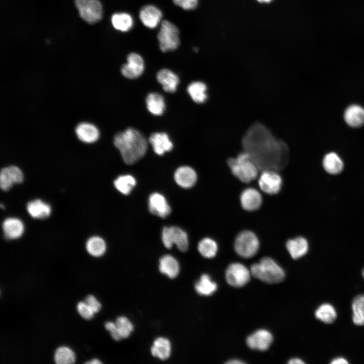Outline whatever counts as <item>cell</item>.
<instances>
[{
    "label": "cell",
    "mask_w": 364,
    "mask_h": 364,
    "mask_svg": "<svg viewBox=\"0 0 364 364\" xmlns=\"http://www.w3.org/2000/svg\"><path fill=\"white\" fill-rule=\"evenodd\" d=\"M247 152L259 169L277 170L287 163L289 149L282 140L276 138L263 124L256 122L247 130L242 141Z\"/></svg>",
    "instance_id": "cell-1"
},
{
    "label": "cell",
    "mask_w": 364,
    "mask_h": 364,
    "mask_svg": "<svg viewBox=\"0 0 364 364\" xmlns=\"http://www.w3.org/2000/svg\"><path fill=\"white\" fill-rule=\"evenodd\" d=\"M115 146L119 150L124 162L132 164L142 158L147 150V141L138 130L129 127L117 133L114 138Z\"/></svg>",
    "instance_id": "cell-2"
},
{
    "label": "cell",
    "mask_w": 364,
    "mask_h": 364,
    "mask_svg": "<svg viewBox=\"0 0 364 364\" xmlns=\"http://www.w3.org/2000/svg\"><path fill=\"white\" fill-rule=\"evenodd\" d=\"M227 163L232 174L243 183H249L258 175V167L245 151L229 158Z\"/></svg>",
    "instance_id": "cell-3"
},
{
    "label": "cell",
    "mask_w": 364,
    "mask_h": 364,
    "mask_svg": "<svg viewBox=\"0 0 364 364\" xmlns=\"http://www.w3.org/2000/svg\"><path fill=\"white\" fill-rule=\"evenodd\" d=\"M250 271L254 277L269 284L280 283L285 276L283 268L269 257H263L259 262L252 264Z\"/></svg>",
    "instance_id": "cell-4"
},
{
    "label": "cell",
    "mask_w": 364,
    "mask_h": 364,
    "mask_svg": "<svg viewBox=\"0 0 364 364\" xmlns=\"http://www.w3.org/2000/svg\"><path fill=\"white\" fill-rule=\"evenodd\" d=\"M160 49L163 52L176 50L180 44L177 27L168 20L161 22L157 35Z\"/></svg>",
    "instance_id": "cell-5"
},
{
    "label": "cell",
    "mask_w": 364,
    "mask_h": 364,
    "mask_svg": "<svg viewBox=\"0 0 364 364\" xmlns=\"http://www.w3.org/2000/svg\"><path fill=\"white\" fill-rule=\"evenodd\" d=\"M259 248V241L256 235L252 231L244 230L236 237L234 243L236 252L243 258H250L254 256Z\"/></svg>",
    "instance_id": "cell-6"
},
{
    "label": "cell",
    "mask_w": 364,
    "mask_h": 364,
    "mask_svg": "<svg viewBox=\"0 0 364 364\" xmlns=\"http://www.w3.org/2000/svg\"><path fill=\"white\" fill-rule=\"evenodd\" d=\"M75 5L81 18L89 24H95L101 20L103 7L99 0H74Z\"/></svg>",
    "instance_id": "cell-7"
},
{
    "label": "cell",
    "mask_w": 364,
    "mask_h": 364,
    "mask_svg": "<svg viewBox=\"0 0 364 364\" xmlns=\"http://www.w3.org/2000/svg\"><path fill=\"white\" fill-rule=\"evenodd\" d=\"M162 240L165 247L168 249L175 244L180 251L184 252L189 247L187 233L177 226L164 227L162 232Z\"/></svg>",
    "instance_id": "cell-8"
},
{
    "label": "cell",
    "mask_w": 364,
    "mask_h": 364,
    "mask_svg": "<svg viewBox=\"0 0 364 364\" xmlns=\"http://www.w3.org/2000/svg\"><path fill=\"white\" fill-rule=\"evenodd\" d=\"M251 271L243 264L235 262L230 264L225 271V279L229 285L241 287L250 280Z\"/></svg>",
    "instance_id": "cell-9"
},
{
    "label": "cell",
    "mask_w": 364,
    "mask_h": 364,
    "mask_svg": "<svg viewBox=\"0 0 364 364\" xmlns=\"http://www.w3.org/2000/svg\"><path fill=\"white\" fill-rule=\"evenodd\" d=\"M258 185L263 192L275 195L279 192L282 186V179L275 170H263L258 178Z\"/></svg>",
    "instance_id": "cell-10"
},
{
    "label": "cell",
    "mask_w": 364,
    "mask_h": 364,
    "mask_svg": "<svg viewBox=\"0 0 364 364\" xmlns=\"http://www.w3.org/2000/svg\"><path fill=\"white\" fill-rule=\"evenodd\" d=\"M144 69V61L141 56L131 53L127 56V62L121 67V72L124 77L134 79L143 74Z\"/></svg>",
    "instance_id": "cell-11"
},
{
    "label": "cell",
    "mask_w": 364,
    "mask_h": 364,
    "mask_svg": "<svg viewBox=\"0 0 364 364\" xmlns=\"http://www.w3.org/2000/svg\"><path fill=\"white\" fill-rule=\"evenodd\" d=\"M139 18L145 27L154 29L161 23L162 13L155 6L148 5L144 6L140 10Z\"/></svg>",
    "instance_id": "cell-12"
},
{
    "label": "cell",
    "mask_w": 364,
    "mask_h": 364,
    "mask_svg": "<svg viewBox=\"0 0 364 364\" xmlns=\"http://www.w3.org/2000/svg\"><path fill=\"white\" fill-rule=\"evenodd\" d=\"M272 340V336L269 331L260 329L249 336L246 343L251 349L264 351L268 348Z\"/></svg>",
    "instance_id": "cell-13"
},
{
    "label": "cell",
    "mask_w": 364,
    "mask_h": 364,
    "mask_svg": "<svg viewBox=\"0 0 364 364\" xmlns=\"http://www.w3.org/2000/svg\"><path fill=\"white\" fill-rule=\"evenodd\" d=\"M240 203L245 210L252 211L257 210L262 203V198L260 192L253 188L244 190L241 194Z\"/></svg>",
    "instance_id": "cell-14"
},
{
    "label": "cell",
    "mask_w": 364,
    "mask_h": 364,
    "mask_svg": "<svg viewBox=\"0 0 364 364\" xmlns=\"http://www.w3.org/2000/svg\"><path fill=\"white\" fill-rule=\"evenodd\" d=\"M150 212L154 215L164 218L169 215L171 208L165 197L158 193L152 194L149 198Z\"/></svg>",
    "instance_id": "cell-15"
},
{
    "label": "cell",
    "mask_w": 364,
    "mask_h": 364,
    "mask_svg": "<svg viewBox=\"0 0 364 364\" xmlns=\"http://www.w3.org/2000/svg\"><path fill=\"white\" fill-rule=\"evenodd\" d=\"M344 119L351 127H360L364 125V108L357 104L348 106L344 111Z\"/></svg>",
    "instance_id": "cell-16"
},
{
    "label": "cell",
    "mask_w": 364,
    "mask_h": 364,
    "mask_svg": "<svg viewBox=\"0 0 364 364\" xmlns=\"http://www.w3.org/2000/svg\"><path fill=\"white\" fill-rule=\"evenodd\" d=\"M149 142L155 153L158 155H162L173 148V144L166 133L155 132L151 134L149 138Z\"/></svg>",
    "instance_id": "cell-17"
},
{
    "label": "cell",
    "mask_w": 364,
    "mask_h": 364,
    "mask_svg": "<svg viewBox=\"0 0 364 364\" xmlns=\"http://www.w3.org/2000/svg\"><path fill=\"white\" fill-rule=\"evenodd\" d=\"M174 178L176 184L184 188H190L196 183L197 176L195 171L188 166H180L175 171Z\"/></svg>",
    "instance_id": "cell-18"
},
{
    "label": "cell",
    "mask_w": 364,
    "mask_h": 364,
    "mask_svg": "<svg viewBox=\"0 0 364 364\" xmlns=\"http://www.w3.org/2000/svg\"><path fill=\"white\" fill-rule=\"evenodd\" d=\"M157 81L167 93H174L179 83L178 76L171 70L164 68L159 70L156 75Z\"/></svg>",
    "instance_id": "cell-19"
},
{
    "label": "cell",
    "mask_w": 364,
    "mask_h": 364,
    "mask_svg": "<svg viewBox=\"0 0 364 364\" xmlns=\"http://www.w3.org/2000/svg\"><path fill=\"white\" fill-rule=\"evenodd\" d=\"M75 133L80 141L89 144L97 141L100 134L95 125L87 122L79 123L75 128Z\"/></svg>",
    "instance_id": "cell-20"
},
{
    "label": "cell",
    "mask_w": 364,
    "mask_h": 364,
    "mask_svg": "<svg viewBox=\"0 0 364 364\" xmlns=\"http://www.w3.org/2000/svg\"><path fill=\"white\" fill-rule=\"evenodd\" d=\"M286 247L293 259H296L305 255L308 250L307 240L302 237H297L288 240Z\"/></svg>",
    "instance_id": "cell-21"
},
{
    "label": "cell",
    "mask_w": 364,
    "mask_h": 364,
    "mask_svg": "<svg viewBox=\"0 0 364 364\" xmlns=\"http://www.w3.org/2000/svg\"><path fill=\"white\" fill-rule=\"evenodd\" d=\"M3 229L7 238L15 239L19 238L23 233L24 225L18 218H8L3 222Z\"/></svg>",
    "instance_id": "cell-22"
},
{
    "label": "cell",
    "mask_w": 364,
    "mask_h": 364,
    "mask_svg": "<svg viewBox=\"0 0 364 364\" xmlns=\"http://www.w3.org/2000/svg\"><path fill=\"white\" fill-rule=\"evenodd\" d=\"M159 268L161 273L171 279L175 278L179 271L178 261L170 255H164L160 258Z\"/></svg>",
    "instance_id": "cell-23"
},
{
    "label": "cell",
    "mask_w": 364,
    "mask_h": 364,
    "mask_svg": "<svg viewBox=\"0 0 364 364\" xmlns=\"http://www.w3.org/2000/svg\"><path fill=\"white\" fill-rule=\"evenodd\" d=\"M323 166L328 173L337 174L342 171L344 164L341 158L337 153L330 152L324 156Z\"/></svg>",
    "instance_id": "cell-24"
},
{
    "label": "cell",
    "mask_w": 364,
    "mask_h": 364,
    "mask_svg": "<svg viewBox=\"0 0 364 364\" xmlns=\"http://www.w3.org/2000/svg\"><path fill=\"white\" fill-rule=\"evenodd\" d=\"M111 23L113 27L121 32H127L133 27L134 21L128 13L120 12L114 13L111 17Z\"/></svg>",
    "instance_id": "cell-25"
},
{
    "label": "cell",
    "mask_w": 364,
    "mask_h": 364,
    "mask_svg": "<svg viewBox=\"0 0 364 364\" xmlns=\"http://www.w3.org/2000/svg\"><path fill=\"white\" fill-rule=\"evenodd\" d=\"M151 352L153 356L157 357L161 360L167 359L170 355L171 344L168 339L159 337L154 342L151 348Z\"/></svg>",
    "instance_id": "cell-26"
},
{
    "label": "cell",
    "mask_w": 364,
    "mask_h": 364,
    "mask_svg": "<svg viewBox=\"0 0 364 364\" xmlns=\"http://www.w3.org/2000/svg\"><path fill=\"white\" fill-rule=\"evenodd\" d=\"M27 210L33 218H44L51 214V209L48 204L37 199L28 203Z\"/></svg>",
    "instance_id": "cell-27"
},
{
    "label": "cell",
    "mask_w": 364,
    "mask_h": 364,
    "mask_svg": "<svg viewBox=\"0 0 364 364\" xmlns=\"http://www.w3.org/2000/svg\"><path fill=\"white\" fill-rule=\"evenodd\" d=\"M146 102L149 111L154 115H162L165 108L163 97L158 93H151L146 97Z\"/></svg>",
    "instance_id": "cell-28"
},
{
    "label": "cell",
    "mask_w": 364,
    "mask_h": 364,
    "mask_svg": "<svg viewBox=\"0 0 364 364\" xmlns=\"http://www.w3.org/2000/svg\"><path fill=\"white\" fill-rule=\"evenodd\" d=\"M187 92L192 99L197 103H203L207 100V86L203 82L191 83L187 87Z\"/></svg>",
    "instance_id": "cell-29"
},
{
    "label": "cell",
    "mask_w": 364,
    "mask_h": 364,
    "mask_svg": "<svg viewBox=\"0 0 364 364\" xmlns=\"http://www.w3.org/2000/svg\"><path fill=\"white\" fill-rule=\"evenodd\" d=\"M335 307L331 304L325 303L320 305L315 311V316L322 322L330 324L333 323L337 317Z\"/></svg>",
    "instance_id": "cell-30"
},
{
    "label": "cell",
    "mask_w": 364,
    "mask_h": 364,
    "mask_svg": "<svg viewBox=\"0 0 364 364\" xmlns=\"http://www.w3.org/2000/svg\"><path fill=\"white\" fill-rule=\"evenodd\" d=\"M352 321L357 326L364 325V294L353 299L352 302Z\"/></svg>",
    "instance_id": "cell-31"
},
{
    "label": "cell",
    "mask_w": 364,
    "mask_h": 364,
    "mask_svg": "<svg viewBox=\"0 0 364 364\" xmlns=\"http://www.w3.org/2000/svg\"><path fill=\"white\" fill-rule=\"evenodd\" d=\"M195 287L197 292L204 296L211 295L217 289V284L212 281L210 277L207 274H203L201 276Z\"/></svg>",
    "instance_id": "cell-32"
},
{
    "label": "cell",
    "mask_w": 364,
    "mask_h": 364,
    "mask_svg": "<svg viewBox=\"0 0 364 364\" xmlns=\"http://www.w3.org/2000/svg\"><path fill=\"white\" fill-rule=\"evenodd\" d=\"M198 249L202 256L205 258H211L216 255L218 246L214 240L209 238H205L199 242Z\"/></svg>",
    "instance_id": "cell-33"
},
{
    "label": "cell",
    "mask_w": 364,
    "mask_h": 364,
    "mask_svg": "<svg viewBox=\"0 0 364 364\" xmlns=\"http://www.w3.org/2000/svg\"><path fill=\"white\" fill-rule=\"evenodd\" d=\"M106 243L104 240L99 237L90 238L86 243V249L91 255L99 257L105 252Z\"/></svg>",
    "instance_id": "cell-34"
},
{
    "label": "cell",
    "mask_w": 364,
    "mask_h": 364,
    "mask_svg": "<svg viewBox=\"0 0 364 364\" xmlns=\"http://www.w3.org/2000/svg\"><path fill=\"white\" fill-rule=\"evenodd\" d=\"M116 189L124 195L129 194L136 185V180L132 175H120L114 182Z\"/></svg>",
    "instance_id": "cell-35"
},
{
    "label": "cell",
    "mask_w": 364,
    "mask_h": 364,
    "mask_svg": "<svg viewBox=\"0 0 364 364\" xmlns=\"http://www.w3.org/2000/svg\"><path fill=\"white\" fill-rule=\"evenodd\" d=\"M54 360L57 364H70L75 361L74 352L65 346L59 347L55 351Z\"/></svg>",
    "instance_id": "cell-36"
},
{
    "label": "cell",
    "mask_w": 364,
    "mask_h": 364,
    "mask_svg": "<svg viewBox=\"0 0 364 364\" xmlns=\"http://www.w3.org/2000/svg\"><path fill=\"white\" fill-rule=\"evenodd\" d=\"M115 323L121 338H127L133 331L132 324L125 316L118 317Z\"/></svg>",
    "instance_id": "cell-37"
},
{
    "label": "cell",
    "mask_w": 364,
    "mask_h": 364,
    "mask_svg": "<svg viewBox=\"0 0 364 364\" xmlns=\"http://www.w3.org/2000/svg\"><path fill=\"white\" fill-rule=\"evenodd\" d=\"M15 184L8 167L1 170L0 174V185L4 191L9 190Z\"/></svg>",
    "instance_id": "cell-38"
},
{
    "label": "cell",
    "mask_w": 364,
    "mask_h": 364,
    "mask_svg": "<svg viewBox=\"0 0 364 364\" xmlns=\"http://www.w3.org/2000/svg\"><path fill=\"white\" fill-rule=\"evenodd\" d=\"M77 309L79 314L84 319L92 318L95 313L89 306L84 301L78 302Z\"/></svg>",
    "instance_id": "cell-39"
},
{
    "label": "cell",
    "mask_w": 364,
    "mask_h": 364,
    "mask_svg": "<svg viewBox=\"0 0 364 364\" xmlns=\"http://www.w3.org/2000/svg\"><path fill=\"white\" fill-rule=\"evenodd\" d=\"M172 1L176 6L187 11L195 9L198 4V0H172Z\"/></svg>",
    "instance_id": "cell-40"
},
{
    "label": "cell",
    "mask_w": 364,
    "mask_h": 364,
    "mask_svg": "<svg viewBox=\"0 0 364 364\" xmlns=\"http://www.w3.org/2000/svg\"><path fill=\"white\" fill-rule=\"evenodd\" d=\"M84 302L89 306L94 313L98 312L101 309V305L100 303L92 295L87 296Z\"/></svg>",
    "instance_id": "cell-41"
},
{
    "label": "cell",
    "mask_w": 364,
    "mask_h": 364,
    "mask_svg": "<svg viewBox=\"0 0 364 364\" xmlns=\"http://www.w3.org/2000/svg\"><path fill=\"white\" fill-rule=\"evenodd\" d=\"M105 328L110 332L112 337L116 341L121 340V337L119 333L116 323L107 322L105 324Z\"/></svg>",
    "instance_id": "cell-42"
},
{
    "label": "cell",
    "mask_w": 364,
    "mask_h": 364,
    "mask_svg": "<svg viewBox=\"0 0 364 364\" xmlns=\"http://www.w3.org/2000/svg\"><path fill=\"white\" fill-rule=\"evenodd\" d=\"M8 168L12 175L14 183L17 184L22 182L23 175L21 169L15 166H10Z\"/></svg>",
    "instance_id": "cell-43"
},
{
    "label": "cell",
    "mask_w": 364,
    "mask_h": 364,
    "mask_svg": "<svg viewBox=\"0 0 364 364\" xmlns=\"http://www.w3.org/2000/svg\"><path fill=\"white\" fill-rule=\"evenodd\" d=\"M331 364H345L349 362L344 357H338L333 359L330 362Z\"/></svg>",
    "instance_id": "cell-44"
},
{
    "label": "cell",
    "mask_w": 364,
    "mask_h": 364,
    "mask_svg": "<svg viewBox=\"0 0 364 364\" xmlns=\"http://www.w3.org/2000/svg\"><path fill=\"white\" fill-rule=\"evenodd\" d=\"M290 364H304L305 362L301 359L298 358H294L291 359L289 362Z\"/></svg>",
    "instance_id": "cell-45"
},
{
    "label": "cell",
    "mask_w": 364,
    "mask_h": 364,
    "mask_svg": "<svg viewBox=\"0 0 364 364\" xmlns=\"http://www.w3.org/2000/svg\"><path fill=\"white\" fill-rule=\"evenodd\" d=\"M228 364H240V363H244V362L238 359H232L230 360L229 361H227L226 362Z\"/></svg>",
    "instance_id": "cell-46"
},
{
    "label": "cell",
    "mask_w": 364,
    "mask_h": 364,
    "mask_svg": "<svg viewBox=\"0 0 364 364\" xmlns=\"http://www.w3.org/2000/svg\"><path fill=\"white\" fill-rule=\"evenodd\" d=\"M85 363L87 364H101L102 363V362L99 360L98 359H93L90 361H88L87 362H86Z\"/></svg>",
    "instance_id": "cell-47"
},
{
    "label": "cell",
    "mask_w": 364,
    "mask_h": 364,
    "mask_svg": "<svg viewBox=\"0 0 364 364\" xmlns=\"http://www.w3.org/2000/svg\"><path fill=\"white\" fill-rule=\"evenodd\" d=\"M258 2L261 3H269L273 0H257Z\"/></svg>",
    "instance_id": "cell-48"
},
{
    "label": "cell",
    "mask_w": 364,
    "mask_h": 364,
    "mask_svg": "<svg viewBox=\"0 0 364 364\" xmlns=\"http://www.w3.org/2000/svg\"><path fill=\"white\" fill-rule=\"evenodd\" d=\"M362 275L363 277L364 278V268L362 270Z\"/></svg>",
    "instance_id": "cell-49"
}]
</instances>
